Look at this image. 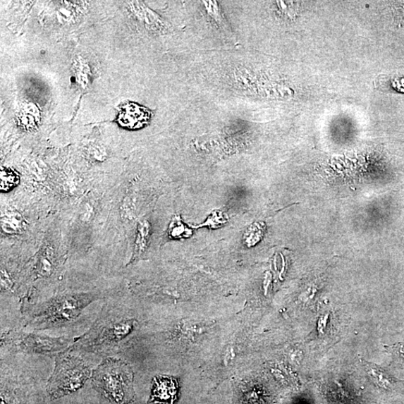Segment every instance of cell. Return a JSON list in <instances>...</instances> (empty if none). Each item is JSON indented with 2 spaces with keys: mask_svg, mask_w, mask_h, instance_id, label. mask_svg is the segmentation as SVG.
<instances>
[{
  "mask_svg": "<svg viewBox=\"0 0 404 404\" xmlns=\"http://www.w3.org/2000/svg\"><path fill=\"white\" fill-rule=\"evenodd\" d=\"M138 325L137 319L127 316L118 305H107L88 331L75 338L68 350L111 356L126 347Z\"/></svg>",
  "mask_w": 404,
  "mask_h": 404,
  "instance_id": "obj_1",
  "label": "cell"
},
{
  "mask_svg": "<svg viewBox=\"0 0 404 404\" xmlns=\"http://www.w3.org/2000/svg\"><path fill=\"white\" fill-rule=\"evenodd\" d=\"M100 296L94 293H68L39 305L23 303L24 326L35 330L59 328L75 323L83 310Z\"/></svg>",
  "mask_w": 404,
  "mask_h": 404,
  "instance_id": "obj_2",
  "label": "cell"
},
{
  "mask_svg": "<svg viewBox=\"0 0 404 404\" xmlns=\"http://www.w3.org/2000/svg\"><path fill=\"white\" fill-rule=\"evenodd\" d=\"M134 373L128 362L107 357L92 374V384L97 393L111 404H129L135 398Z\"/></svg>",
  "mask_w": 404,
  "mask_h": 404,
  "instance_id": "obj_3",
  "label": "cell"
},
{
  "mask_svg": "<svg viewBox=\"0 0 404 404\" xmlns=\"http://www.w3.org/2000/svg\"><path fill=\"white\" fill-rule=\"evenodd\" d=\"M92 378L90 366L68 350L57 355L47 391L52 400L76 393Z\"/></svg>",
  "mask_w": 404,
  "mask_h": 404,
  "instance_id": "obj_4",
  "label": "cell"
},
{
  "mask_svg": "<svg viewBox=\"0 0 404 404\" xmlns=\"http://www.w3.org/2000/svg\"><path fill=\"white\" fill-rule=\"evenodd\" d=\"M75 342L68 337H51L28 333L20 330H8L2 333L1 348L28 354L53 355L67 350Z\"/></svg>",
  "mask_w": 404,
  "mask_h": 404,
  "instance_id": "obj_5",
  "label": "cell"
},
{
  "mask_svg": "<svg viewBox=\"0 0 404 404\" xmlns=\"http://www.w3.org/2000/svg\"><path fill=\"white\" fill-rule=\"evenodd\" d=\"M178 382L173 377L157 375L154 378L148 404H174L178 396Z\"/></svg>",
  "mask_w": 404,
  "mask_h": 404,
  "instance_id": "obj_6",
  "label": "cell"
},
{
  "mask_svg": "<svg viewBox=\"0 0 404 404\" xmlns=\"http://www.w3.org/2000/svg\"><path fill=\"white\" fill-rule=\"evenodd\" d=\"M366 370L370 375L372 381L379 387L387 391H401L404 389V382L398 381V379L389 375L384 369L379 368L373 364L364 362Z\"/></svg>",
  "mask_w": 404,
  "mask_h": 404,
  "instance_id": "obj_7",
  "label": "cell"
},
{
  "mask_svg": "<svg viewBox=\"0 0 404 404\" xmlns=\"http://www.w3.org/2000/svg\"><path fill=\"white\" fill-rule=\"evenodd\" d=\"M56 262L52 252H44L41 254L35 267L36 278H47L51 277L56 269Z\"/></svg>",
  "mask_w": 404,
  "mask_h": 404,
  "instance_id": "obj_8",
  "label": "cell"
},
{
  "mask_svg": "<svg viewBox=\"0 0 404 404\" xmlns=\"http://www.w3.org/2000/svg\"><path fill=\"white\" fill-rule=\"evenodd\" d=\"M2 229L8 234H18L25 227V221L21 214L16 212L5 213L1 220Z\"/></svg>",
  "mask_w": 404,
  "mask_h": 404,
  "instance_id": "obj_9",
  "label": "cell"
},
{
  "mask_svg": "<svg viewBox=\"0 0 404 404\" xmlns=\"http://www.w3.org/2000/svg\"><path fill=\"white\" fill-rule=\"evenodd\" d=\"M1 181H0V189L1 192H6L15 188L20 181L18 174L14 170L10 169H1Z\"/></svg>",
  "mask_w": 404,
  "mask_h": 404,
  "instance_id": "obj_10",
  "label": "cell"
},
{
  "mask_svg": "<svg viewBox=\"0 0 404 404\" xmlns=\"http://www.w3.org/2000/svg\"><path fill=\"white\" fill-rule=\"evenodd\" d=\"M395 350L399 357L404 360V345H400V346L395 348Z\"/></svg>",
  "mask_w": 404,
  "mask_h": 404,
  "instance_id": "obj_11",
  "label": "cell"
}]
</instances>
